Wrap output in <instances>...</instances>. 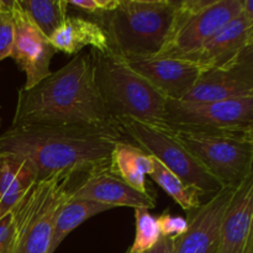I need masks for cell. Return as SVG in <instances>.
<instances>
[{"mask_svg":"<svg viewBox=\"0 0 253 253\" xmlns=\"http://www.w3.org/2000/svg\"><path fill=\"white\" fill-rule=\"evenodd\" d=\"M253 96V46L230 63L203 69L185 101H220Z\"/></svg>","mask_w":253,"mask_h":253,"instance_id":"obj_10","label":"cell"},{"mask_svg":"<svg viewBox=\"0 0 253 253\" xmlns=\"http://www.w3.org/2000/svg\"><path fill=\"white\" fill-rule=\"evenodd\" d=\"M152 172L150 177L155 180L183 210L187 212L193 211L202 205L200 198L203 193L198 188L183 182L177 174L168 169L166 166L155 157H152Z\"/></svg>","mask_w":253,"mask_h":253,"instance_id":"obj_20","label":"cell"},{"mask_svg":"<svg viewBox=\"0 0 253 253\" xmlns=\"http://www.w3.org/2000/svg\"><path fill=\"white\" fill-rule=\"evenodd\" d=\"M49 41L56 51L74 56L86 46L103 53L111 52L108 37L100 25L82 16L67 15L61 26L49 37Z\"/></svg>","mask_w":253,"mask_h":253,"instance_id":"obj_17","label":"cell"},{"mask_svg":"<svg viewBox=\"0 0 253 253\" xmlns=\"http://www.w3.org/2000/svg\"><path fill=\"white\" fill-rule=\"evenodd\" d=\"M72 173L36 180L12 209L14 236L7 253H49L57 215L69 199Z\"/></svg>","mask_w":253,"mask_h":253,"instance_id":"obj_5","label":"cell"},{"mask_svg":"<svg viewBox=\"0 0 253 253\" xmlns=\"http://www.w3.org/2000/svg\"><path fill=\"white\" fill-rule=\"evenodd\" d=\"M12 236H14V216L10 211L0 219V253L9 252Z\"/></svg>","mask_w":253,"mask_h":253,"instance_id":"obj_28","label":"cell"},{"mask_svg":"<svg viewBox=\"0 0 253 253\" xmlns=\"http://www.w3.org/2000/svg\"><path fill=\"white\" fill-rule=\"evenodd\" d=\"M119 124L124 133L135 141L136 146L160 161L183 182L198 188L203 195L212 197L225 188L169 128L132 119H123Z\"/></svg>","mask_w":253,"mask_h":253,"instance_id":"obj_8","label":"cell"},{"mask_svg":"<svg viewBox=\"0 0 253 253\" xmlns=\"http://www.w3.org/2000/svg\"><path fill=\"white\" fill-rule=\"evenodd\" d=\"M173 132L224 187L237 188L253 174V131Z\"/></svg>","mask_w":253,"mask_h":253,"instance_id":"obj_7","label":"cell"},{"mask_svg":"<svg viewBox=\"0 0 253 253\" xmlns=\"http://www.w3.org/2000/svg\"><path fill=\"white\" fill-rule=\"evenodd\" d=\"M146 253H173V240L167 237H161L155 247Z\"/></svg>","mask_w":253,"mask_h":253,"instance_id":"obj_29","label":"cell"},{"mask_svg":"<svg viewBox=\"0 0 253 253\" xmlns=\"http://www.w3.org/2000/svg\"><path fill=\"white\" fill-rule=\"evenodd\" d=\"M241 10L242 0L177 1L170 35L158 56L193 62L203 46Z\"/></svg>","mask_w":253,"mask_h":253,"instance_id":"obj_6","label":"cell"},{"mask_svg":"<svg viewBox=\"0 0 253 253\" xmlns=\"http://www.w3.org/2000/svg\"><path fill=\"white\" fill-rule=\"evenodd\" d=\"M26 161L11 153H0V198L11 187Z\"/></svg>","mask_w":253,"mask_h":253,"instance_id":"obj_24","label":"cell"},{"mask_svg":"<svg viewBox=\"0 0 253 253\" xmlns=\"http://www.w3.org/2000/svg\"><path fill=\"white\" fill-rule=\"evenodd\" d=\"M120 0H67L69 7L82 10L90 15L91 17L101 14V12L110 11L118 6Z\"/></svg>","mask_w":253,"mask_h":253,"instance_id":"obj_27","label":"cell"},{"mask_svg":"<svg viewBox=\"0 0 253 253\" xmlns=\"http://www.w3.org/2000/svg\"><path fill=\"white\" fill-rule=\"evenodd\" d=\"M166 127L189 132L253 131V96L220 101H166Z\"/></svg>","mask_w":253,"mask_h":253,"instance_id":"obj_9","label":"cell"},{"mask_svg":"<svg viewBox=\"0 0 253 253\" xmlns=\"http://www.w3.org/2000/svg\"><path fill=\"white\" fill-rule=\"evenodd\" d=\"M253 46V19L240 12L203 46L193 59L202 69L217 68L230 63Z\"/></svg>","mask_w":253,"mask_h":253,"instance_id":"obj_16","label":"cell"},{"mask_svg":"<svg viewBox=\"0 0 253 253\" xmlns=\"http://www.w3.org/2000/svg\"><path fill=\"white\" fill-rule=\"evenodd\" d=\"M119 140L69 126H10L0 135V153L29 161L35 168L36 180L63 172L86 175L109 167Z\"/></svg>","mask_w":253,"mask_h":253,"instance_id":"obj_2","label":"cell"},{"mask_svg":"<svg viewBox=\"0 0 253 253\" xmlns=\"http://www.w3.org/2000/svg\"><path fill=\"white\" fill-rule=\"evenodd\" d=\"M110 209V207L100 204V203L85 199H74V198L69 197V199L62 205L58 215H57L49 253L56 252V250L64 241V239L72 231H74L79 225H82L90 217L108 211Z\"/></svg>","mask_w":253,"mask_h":253,"instance_id":"obj_19","label":"cell"},{"mask_svg":"<svg viewBox=\"0 0 253 253\" xmlns=\"http://www.w3.org/2000/svg\"><path fill=\"white\" fill-rule=\"evenodd\" d=\"M71 198L85 199L116 207L150 210L156 207V198L152 192L142 193L133 189L116 175L111 174L108 168L86 174L81 184L72 188Z\"/></svg>","mask_w":253,"mask_h":253,"instance_id":"obj_15","label":"cell"},{"mask_svg":"<svg viewBox=\"0 0 253 253\" xmlns=\"http://www.w3.org/2000/svg\"><path fill=\"white\" fill-rule=\"evenodd\" d=\"M69 126L124 140L123 127L104 106L93 76L90 52H81L66 66L30 89L17 93L11 126Z\"/></svg>","mask_w":253,"mask_h":253,"instance_id":"obj_1","label":"cell"},{"mask_svg":"<svg viewBox=\"0 0 253 253\" xmlns=\"http://www.w3.org/2000/svg\"><path fill=\"white\" fill-rule=\"evenodd\" d=\"M111 174L127 183L133 189L148 193L146 175L152 172V158L138 146L119 140L110 156L108 167Z\"/></svg>","mask_w":253,"mask_h":253,"instance_id":"obj_18","label":"cell"},{"mask_svg":"<svg viewBox=\"0 0 253 253\" xmlns=\"http://www.w3.org/2000/svg\"><path fill=\"white\" fill-rule=\"evenodd\" d=\"M235 189L222 188L199 208L187 212L188 229L173 240V253H217L220 226Z\"/></svg>","mask_w":253,"mask_h":253,"instance_id":"obj_13","label":"cell"},{"mask_svg":"<svg viewBox=\"0 0 253 253\" xmlns=\"http://www.w3.org/2000/svg\"><path fill=\"white\" fill-rule=\"evenodd\" d=\"M177 1L120 0L110 11L93 16L119 57L156 56L170 35Z\"/></svg>","mask_w":253,"mask_h":253,"instance_id":"obj_3","label":"cell"},{"mask_svg":"<svg viewBox=\"0 0 253 253\" xmlns=\"http://www.w3.org/2000/svg\"><path fill=\"white\" fill-rule=\"evenodd\" d=\"M11 14L15 30L11 58L26 77L22 88L30 89L51 74L49 64L57 51L48 37L25 14L17 0Z\"/></svg>","mask_w":253,"mask_h":253,"instance_id":"obj_11","label":"cell"},{"mask_svg":"<svg viewBox=\"0 0 253 253\" xmlns=\"http://www.w3.org/2000/svg\"><path fill=\"white\" fill-rule=\"evenodd\" d=\"M93 76L104 106L119 123L132 119L166 127L167 99L145 78L130 68L123 58L108 52L90 49Z\"/></svg>","mask_w":253,"mask_h":253,"instance_id":"obj_4","label":"cell"},{"mask_svg":"<svg viewBox=\"0 0 253 253\" xmlns=\"http://www.w3.org/2000/svg\"><path fill=\"white\" fill-rule=\"evenodd\" d=\"M166 99L183 100L199 79L203 69L193 62L165 56L121 57Z\"/></svg>","mask_w":253,"mask_h":253,"instance_id":"obj_12","label":"cell"},{"mask_svg":"<svg viewBox=\"0 0 253 253\" xmlns=\"http://www.w3.org/2000/svg\"><path fill=\"white\" fill-rule=\"evenodd\" d=\"M217 253H253V174L234 190L220 226Z\"/></svg>","mask_w":253,"mask_h":253,"instance_id":"obj_14","label":"cell"},{"mask_svg":"<svg viewBox=\"0 0 253 253\" xmlns=\"http://www.w3.org/2000/svg\"><path fill=\"white\" fill-rule=\"evenodd\" d=\"M17 2L48 39L61 26L69 10L67 0H17Z\"/></svg>","mask_w":253,"mask_h":253,"instance_id":"obj_21","label":"cell"},{"mask_svg":"<svg viewBox=\"0 0 253 253\" xmlns=\"http://www.w3.org/2000/svg\"><path fill=\"white\" fill-rule=\"evenodd\" d=\"M11 10L0 11V62L7 57H11L14 46L15 30Z\"/></svg>","mask_w":253,"mask_h":253,"instance_id":"obj_26","label":"cell"},{"mask_svg":"<svg viewBox=\"0 0 253 253\" xmlns=\"http://www.w3.org/2000/svg\"><path fill=\"white\" fill-rule=\"evenodd\" d=\"M157 222L161 236L167 239L175 240L182 236L188 229L187 219L179 215H172L169 210H165L160 216H157Z\"/></svg>","mask_w":253,"mask_h":253,"instance_id":"obj_25","label":"cell"},{"mask_svg":"<svg viewBox=\"0 0 253 253\" xmlns=\"http://www.w3.org/2000/svg\"><path fill=\"white\" fill-rule=\"evenodd\" d=\"M136 234L132 246L127 253H146L161 240L157 216L146 209H135Z\"/></svg>","mask_w":253,"mask_h":253,"instance_id":"obj_22","label":"cell"},{"mask_svg":"<svg viewBox=\"0 0 253 253\" xmlns=\"http://www.w3.org/2000/svg\"><path fill=\"white\" fill-rule=\"evenodd\" d=\"M20 174L11 184V187L5 192V194L0 198V219L4 217L7 212L12 211L15 205L21 200L25 193L30 189L32 184L36 182V172L31 163L27 160Z\"/></svg>","mask_w":253,"mask_h":253,"instance_id":"obj_23","label":"cell"}]
</instances>
